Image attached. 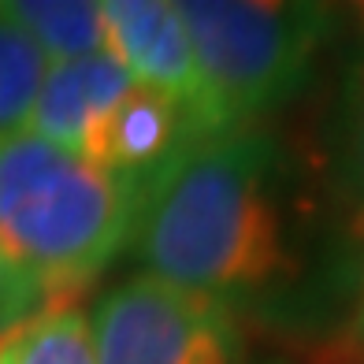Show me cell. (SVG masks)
I'll use <instances>...</instances> for the list:
<instances>
[{"instance_id":"obj_1","label":"cell","mask_w":364,"mask_h":364,"mask_svg":"<svg viewBox=\"0 0 364 364\" xmlns=\"http://www.w3.org/2000/svg\"><path fill=\"white\" fill-rule=\"evenodd\" d=\"M138 257L171 287L245 301L294 272L287 160L268 130H235L190 145L138 216Z\"/></svg>"},{"instance_id":"obj_2","label":"cell","mask_w":364,"mask_h":364,"mask_svg":"<svg viewBox=\"0 0 364 364\" xmlns=\"http://www.w3.org/2000/svg\"><path fill=\"white\" fill-rule=\"evenodd\" d=\"M145 197L45 138H0V253L56 309L82 294L134 238Z\"/></svg>"},{"instance_id":"obj_3","label":"cell","mask_w":364,"mask_h":364,"mask_svg":"<svg viewBox=\"0 0 364 364\" xmlns=\"http://www.w3.org/2000/svg\"><path fill=\"white\" fill-rule=\"evenodd\" d=\"M175 8L201 71L208 138L250 130L264 112L290 101L338 26L327 4L178 0Z\"/></svg>"},{"instance_id":"obj_4","label":"cell","mask_w":364,"mask_h":364,"mask_svg":"<svg viewBox=\"0 0 364 364\" xmlns=\"http://www.w3.org/2000/svg\"><path fill=\"white\" fill-rule=\"evenodd\" d=\"M97 364H238L227 301L138 275L97 305Z\"/></svg>"},{"instance_id":"obj_5","label":"cell","mask_w":364,"mask_h":364,"mask_svg":"<svg viewBox=\"0 0 364 364\" xmlns=\"http://www.w3.org/2000/svg\"><path fill=\"white\" fill-rule=\"evenodd\" d=\"M101 15L108 30V53L138 86L171 97L205 141V86L178 8L168 0H108L101 4Z\"/></svg>"},{"instance_id":"obj_6","label":"cell","mask_w":364,"mask_h":364,"mask_svg":"<svg viewBox=\"0 0 364 364\" xmlns=\"http://www.w3.org/2000/svg\"><path fill=\"white\" fill-rule=\"evenodd\" d=\"M134 86L138 82L112 53L56 63L41 82L30 127L48 145L90 160L97 138Z\"/></svg>"},{"instance_id":"obj_7","label":"cell","mask_w":364,"mask_h":364,"mask_svg":"<svg viewBox=\"0 0 364 364\" xmlns=\"http://www.w3.org/2000/svg\"><path fill=\"white\" fill-rule=\"evenodd\" d=\"M197 141L201 138H197L190 115L182 112L171 97H164L156 90H145V86H134L130 97L108 119L105 134L97 138L90 164L115 175V178L130 182V186L145 197L149 186Z\"/></svg>"},{"instance_id":"obj_8","label":"cell","mask_w":364,"mask_h":364,"mask_svg":"<svg viewBox=\"0 0 364 364\" xmlns=\"http://www.w3.org/2000/svg\"><path fill=\"white\" fill-rule=\"evenodd\" d=\"M4 8L56 63L108 53L105 15L93 0H15Z\"/></svg>"},{"instance_id":"obj_9","label":"cell","mask_w":364,"mask_h":364,"mask_svg":"<svg viewBox=\"0 0 364 364\" xmlns=\"http://www.w3.org/2000/svg\"><path fill=\"white\" fill-rule=\"evenodd\" d=\"M0 364H97L86 312L75 305L19 323L0 338Z\"/></svg>"},{"instance_id":"obj_10","label":"cell","mask_w":364,"mask_h":364,"mask_svg":"<svg viewBox=\"0 0 364 364\" xmlns=\"http://www.w3.org/2000/svg\"><path fill=\"white\" fill-rule=\"evenodd\" d=\"M45 75L48 68L38 41L0 4V138L23 134V127H30Z\"/></svg>"},{"instance_id":"obj_11","label":"cell","mask_w":364,"mask_h":364,"mask_svg":"<svg viewBox=\"0 0 364 364\" xmlns=\"http://www.w3.org/2000/svg\"><path fill=\"white\" fill-rule=\"evenodd\" d=\"M342 190L353 220L350 227L364 242V8L342 82Z\"/></svg>"},{"instance_id":"obj_12","label":"cell","mask_w":364,"mask_h":364,"mask_svg":"<svg viewBox=\"0 0 364 364\" xmlns=\"http://www.w3.org/2000/svg\"><path fill=\"white\" fill-rule=\"evenodd\" d=\"M45 312H60V309L48 301V294L34 283V279L26 272H19L11 260H4V253H0V316L23 323V320L45 316Z\"/></svg>"},{"instance_id":"obj_13","label":"cell","mask_w":364,"mask_h":364,"mask_svg":"<svg viewBox=\"0 0 364 364\" xmlns=\"http://www.w3.org/2000/svg\"><path fill=\"white\" fill-rule=\"evenodd\" d=\"M353 346L364 353V301H360V309H357V320H353Z\"/></svg>"},{"instance_id":"obj_14","label":"cell","mask_w":364,"mask_h":364,"mask_svg":"<svg viewBox=\"0 0 364 364\" xmlns=\"http://www.w3.org/2000/svg\"><path fill=\"white\" fill-rule=\"evenodd\" d=\"M23 323H26V320H23ZM15 327H19V323H15V320H8V316H0V338H4L8 331H15Z\"/></svg>"},{"instance_id":"obj_15","label":"cell","mask_w":364,"mask_h":364,"mask_svg":"<svg viewBox=\"0 0 364 364\" xmlns=\"http://www.w3.org/2000/svg\"><path fill=\"white\" fill-rule=\"evenodd\" d=\"M275 364H279V360H275Z\"/></svg>"}]
</instances>
